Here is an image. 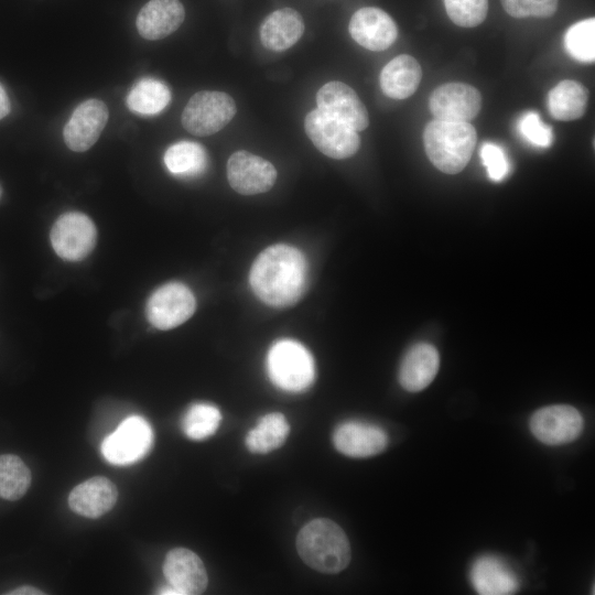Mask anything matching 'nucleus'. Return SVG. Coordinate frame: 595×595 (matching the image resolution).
<instances>
[{"label": "nucleus", "instance_id": "1", "mask_svg": "<svg viewBox=\"0 0 595 595\" xmlns=\"http://www.w3.org/2000/svg\"><path fill=\"white\" fill-rule=\"evenodd\" d=\"M249 282L253 293L267 305L291 306L306 290V259L293 246L284 244L270 246L253 261Z\"/></svg>", "mask_w": 595, "mask_h": 595}, {"label": "nucleus", "instance_id": "2", "mask_svg": "<svg viewBox=\"0 0 595 595\" xmlns=\"http://www.w3.org/2000/svg\"><path fill=\"white\" fill-rule=\"evenodd\" d=\"M296 550L305 564L327 574L346 569L351 558L350 544L344 530L326 518L314 519L300 530Z\"/></svg>", "mask_w": 595, "mask_h": 595}, {"label": "nucleus", "instance_id": "3", "mask_svg": "<svg viewBox=\"0 0 595 595\" xmlns=\"http://www.w3.org/2000/svg\"><path fill=\"white\" fill-rule=\"evenodd\" d=\"M476 140V130L469 122L434 119L426 125L423 132L429 160L446 174H456L467 165Z\"/></svg>", "mask_w": 595, "mask_h": 595}, {"label": "nucleus", "instance_id": "4", "mask_svg": "<svg viewBox=\"0 0 595 595\" xmlns=\"http://www.w3.org/2000/svg\"><path fill=\"white\" fill-rule=\"evenodd\" d=\"M271 382L288 392H301L312 386L316 370L312 354L300 342L283 338L274 342L267 355Z\"/></svg>", "mask_w": 595, "mask_h": 595}, {"label": "nucleus", "instance_id": "5", "mask_svg": "<svg viewBox=\"0 0 595 595\" xmlns=\"http://www.w3.org/2000/svg\"><path fill=\"white\" fill-rule=\"evenodd\" d=\"M236 111V104L228 94L203 90L187 101L182 112V125L194 136H210L227 126Z\"/></svg>", "mask_w": 595, "mask_h": 595}, {"label": "nucleus", "instance_id": "6", "mask_svg": "<svg viewBox=\"0 0 595 595\" xmlns=\"http://www.w3.org/2000/svg\"><path fill=\"white\" fill-rule=\"evenodd\" d=\"M153 444L150 424L139 415L123 420L101 443V454L117 466L131 465L143 458Z\"/></svg>", "mask_w": 595, "mask_h": 595}, {"label": "nucleus", "instance_id": "7", "mask_svg": "<svg viewBox=\"0 0 595 595\" xmlns=\"http://www.w3.org/2000/svg\"><path fill=\"white\" fill-rule=\"evenodd\" d=\"M304 129L315 148L332 159L350 158L360 147V138L356 130L320 109L306 115Z\"/></svg>", "mask_w": 595, "mask_h": 595}, {"label": "nucleus", "instance_id": "8", "mask_svg": "<svg viewBox=\"0 0 595 595\" xmlns=\"http://www.w3.org/2000/svg\"><path fill=\"white\" fill-rule=\"evenodd\" d=\"M50 239L58 257L67 261H80L93 251L97 230L87 215L68 212L55 220Z\"/></svg>", "mask_w": 595, "mask_h": 595}, {"label": "nucleus", "instance_id": "9", "mask_svg": "<svg viewBox=\"0 0 595 595\" xmlns=\"http://www.w3.org/2000/svg\"><path fill=\"white\" fill-rule=\"evenodd\" d=\"M195 307V296L185 284L169 282L151 294L147 302L145 313L152 326L166 331L186 322L193 315Z\"/></svg>", "mask_w": 595, "mask_h": 595}, {"label": "nucleus", "instance_id": "10", "mask_svg": "<svg viewBox=\"0 0 595 595\" xmlns=\"http://www.w3.org/2000/svg\"><path fill=\"white\" fill-rule=\"evenodd\" d=\"M534 437L548 445H562L576 440L584 421L578 410L569 404H553L539 409L530 419Z\"/></svg>", "mask_w": 595, "mask_h": 595}, {"label": "nucleus", "instance_id": "11", "mask_svg": "<svg viewBox=\"0 0 595 595\" xmlns=\"http://www.w3.org/2000/svg\"><path fill=\"white\" fill-rule=\"evenodd\" d=\"M429 107L435 119L469 122L482 109V95L472 85L447 83L432 91Z\"/></svg>", "mask_w": 595, "mask_h": 595}, {"label": "nucleus", "instance_id": "12", "mask_svg": "<svg viewBox=\"0 0 595 595\" xmlns=\"http://www.w3.org/2000/svg\"><path fill=\"white\" fill-rule=\"evenodd\" d=\"M226 167L229 185L242 195L268 192L277 181L272 163L245 150L232 153Z\"/></svg>", "mask_w": 595, "mask_h": 595}, {"label": "nucleus", "instance_id": "13", "mask_svg": "<svg viewBox=\"0 0 595 595\" xmlns=\"http://www.w3.org/2000/svg\"><path fill=\"white\" fill-rule=\"evenodd\" d=\"M109 118L106 104L99 99H87L73 111L63 129L66 147L75 152L90 149L99 139Z\"/></svg>", "mask_w": 595, "mask_h": 595}, {"label": "nucleus", "instance_id": "14", "mask_svg": "<svg viewBox=\"0 0 595 595\" xmlns=\"http://www.w3.org/2000/svg\"><path fill=\"white\" fill-rule=\"evenodd\" d=\"M317 109L346 123L354 130L363 131L369 125L367 108L355 90L342 82H328L316 94Z\"/></svg>", "mask_w": 595, "mask_h": 595}, {"label": "nucleus", "instance_id": "15", "mask_svg": "<svg viewBox=\"0 0 595 595\" xmlns=\"http://www.w3.org/2000/svg\"><path fill=\"white\" fill-rule=\"evenodd\" d=\"M333 443L345 456L365 458L383 452L388 445V436L378 425L349 420L335 429Z\"/></svg>", "mask_w": 595, "mask_h": 595}, {"label": "nucleus", "instance_id": "16", "mask_svg": "<svg viewBox=\"0 0 595 595\" xmlns=\"http://www.w3.org/2000/svg\"><path fill=\"white\" fill-rule=\"evenodd\" d=\"M348 29L351 37L370 51L388 48L398 36V28L393 19L376 7L357 10L350 18Z\"/></svg>", "mask_w": 595, "mask_h": 595}, {"label": "nucleus", "instance_id": "17", "mask_svg": "<svg viewBox=\"0 0 595 595\" xmlns=\"http://www.w3.org/2000/svg\"><path fill=\"white\" fill-rule=\"evenodd\" d=\"M163 573L167 584L178 595L202 594L208 584L206 569L199 556L185 548H175L167 552Z\"/></svg>", "mask_w": 595, "mask_h": 595}, {"label": "nucleus", "instance_id": "18", "mask_svg": "<svg viewBox=\"0 0 595 595\" xmlns=\"http://www.w3.org/2000/svg\"><path fill=\"white\" fill-rule=\"evenodd\" d=\"M184 18L185 10L180 0H150L140 9L136 25L143 39L155 41L175 32Z\"/></svg>", "mask_w": 595, "mask_h": 595}, {"label": "nucleus", "instance_id": "19", "mask_svg": "<svg viewBox=\"0 0 595 595\" xmlns=\"http://www.w3.org/2000/svg\"><path fill=\"white\" fill-rule=\"evenodd\" d=\"M117 498L115 484L104 476H95L73 488L68 505L74 512L95 519L108 512Z\"/></svg>", "mask_w": 595, "mask_h": 595}, {"label": "nucleus", "instance_id": "20", "mask_svg": "<svg viewBox=\"0 0 595 595\" xmlns=\"http://www.w3.org/2000/svg\"><path fill=\"white\" fill-rule=\"evenodd\" d=\"M439 367L440 356L436 348L428 343L415 344L402 359L399 382L407 391H421L433 381Z\"/></svg>", "mask_w": 595, "mask_h": 595}, {"label": "nucleus", "instance_id": "21", "mask_svg": "<svg viewBox=\"0 0 595 595\" xmlns=\"http://www.w3.org/2000/svg\"><path fill=\"white\" fill-rule=\"evenodd\" d=\"M302 15L292 8L271 12L260 25L262 45L273 52H283L293 46L304 33Z\"/></svg>", "mask_w": 595, "mask_h": 595}, {"label": "nucleus", "instance_id": "22", "mask_svg": "<svg viewBox=\"0 0 595 595\" xmlns=\"http://www.w3.org/2000/svg\"><path fill=\"white\" fill-rule=\"evenodd\" d=\"M469 578L477 593L483 595L511 594L519 587L515 572L493 555L478 558L470 567Z\"/></svg>", "mask_w": 595, "mask_h": 595}, {"label": "nucleus", "instance_id": "23", "mask_svg": "<svg viewBox=\"0 0 595 595\" xmlns=\"http://www.w3.org/2000/svg\"><path fill=\"white\" fill-rule=\"evenodd\" d=\"M422 69L419 62L410 55L392 58L380 73V87L392 99H405L413 95L421 82Z\"/></svg>", "mask_w": 595, "mask_h": 595}, {"label": "nucleus", "instance_id": "24", "mask_svg": "<svg viewBox=\"0 0 595 595\" xmlns=\"http://www.w3.org/2000/svg\"><path fill=\"white\" fill-rule=\"evenodd\" d=\"M588 98V90L583 84L565 79L549 91L547 105L554 119L572 121L585 113Z\"/></svg>", "mask_w": 595, "mask_h": 595}, {"label": "nucleus", "instance_id": "25", "mask_svg": "<svg viewBox=\"0 0 595 595\" xmlns=\"http://www.w3.org/2000/svg\"><path fill=\"white\" fill-rule=\"evenodd\" d=\"M290 425L283 414L273 412L260 418L245 440L247 448L256 454H266L280 447L286 440Z\"/></svg>", "mask_w": 595, "mask_h": 595}, {"label": "nucleus", "instance_id": "26", "mask_svg": "<svg viewBox=\"0 0 595 595\" xmlns=\"http://www.w3.org/2000/svg\"><path fill=\"white\" fill-rule=\"evenodd\" d=\"M170 100L171 91L163 82L144 77L131 87L126 104L132 112L150 116L161 112Z\"/></svg>", "mask_w": 595, "mask_h": 595}, {"label": "nucleus", "instance_id": "27", "mask_svg": "<svg viewBox=\"0 0 595 595\" xmlns=\"http://www.w3.org/2000/svg\"><path fill=\"white\" fill-rule=\"evenodd\" d=\"M207 153L202 144L193 141H180L167 148L164 164L174 175L194 177L207 167Z\"/></svg>", "mask_w": 595, "mask_h": 595}, {"label": "nucleus", "instance_id": "28", "mask_svg": "<svg viewBox=\"0 0 595 595\" xmlns=\"http://www.w3.org/2000/svg\"><path fill=\"white\" fill-rule=\"evenodd\" d=\"M31 484V472L17 455H0V497L18 500L24 496Z\"/></svg>", "mask_w": 595, "mask_h": 595}, {"label": "nucleus", "instance_id": "29", "mask_svg": "<svg viewBox=\"0 0 595 595\" xmlns=\"http://www.w3.org/2000/svg\"><path fill=\"white\" fill-rule=\"evenodd\" d=\"M221 420L218 408L209 403L192 404L182 420V429L185 435L195 441H201L213 435Z\"/></svg>", "mask_w": 595, "mask_h": 595}, {"label": "nucleus", "instance_id": "30", "mask_svg": "<svg viewBox=\"0 0 595 595\" xmlns=\"http://www.w3.org/2000/svg\"><path fill=\"white\" fill-rule=\"evenodd\" d=\"M564 47L576 61L591 63L595 60V19L582 20L569 28Z\"/></svg>", "mask_w": 595, "mask_h": 595}, {"label": "nucleus", "instance_id": "31", "mask_svg": "<svg viewBox=\"0 0 595 595\" xmlns=\"http://www.w3.org/2000/svg\"><path fill=\"white\" fill-rule=\"evenodd\" d=\"M448 18L463 28L479 25L486 18L488 0H443Z\"/></svg>", "mask_w": 595, "mask_h": 595}, {"label": "nucleus", "instance_id": "32", "mask_svg": "<svg viewBox=\"0 0 595 595\" xmlns=\"http://www.w3.org/2000/svg\"><path fill=\"white\" fill-rule=\"evenodd\" d=\"M505 11L513 18H549L558 9L559 0H500Z\"/></svg>", "mask_w": 595, "mask_h": 595}, {"label": "nucleus", "instance_id": "33", "mask_svg": "<svg viewBox=\"0 0 595 595\" xmlns=\"http://www.w3.org/2000/svg\"><path fill=\"white\" fill-rule=\"evenodd\" d=\"M519 132L531 144L548 148L553 142V131L534 111L526 112L518 122Z\"/></svg>", "mask_w": 595, "mask_h": 595}, {"label": "nucleus", "instance_id": "34", "mask_svg": "<svg viewBox=\"0 0 595 595\" xmlns=\"http://www.w3.org/2000/svg\"><path fill=\"white\" fill-rule=\"evenodd\" d=\"M480 158L488 176L495 182L504 180L510 171L506 153L496 143L485 142L480 150Z\"/></svg>", "mask_w": 595, "mask_h": 595}, {"label": "nucleus", "instance_id": "35", "mask_svg": "<svg viewBox=\"0 0 595 595\" xmlns=\"http://www.w3.org/2000/svg\"><path fill=\"white\" fill-rule=\"evenodd\" d=\"M11 110V104L9 97L0 84V120L3 119Z\"/></svg>", "mask_w": 595, "mask_h": 595}, {"label": "nucleus", "instance_id": "36", "mask_svg": "<svg viewBox=\"0 0 595 595\" xmlns=\"http://www.w3.org/2000/svg\"><path fill=\"white\" fill-rule=\"evenodd\" d=\"M7 594L9 595H43L45 593L36 587L24 585V586L14 588Z\"/></svg>", "mask_w": 595, "mask_h": 595}, {"label": "nucleus", "instance_id": "37", "mask_svg": "<svg viewBox=\"0 0 595 595\" xmlns=\"http://www.w3.org/2000/svg\"><path fill=\"white\" fill-rule=\"evenodd\" d=\"M1 194H2V190H1V186H0V197H1Z\"/></svg>", "mask_w": 595, "mask_h": 595}]
</instances>
